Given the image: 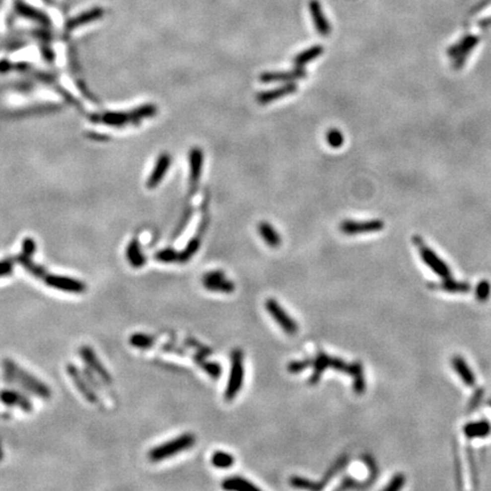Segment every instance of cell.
Masks as SVG:
<instances>
[{
  "instance_id": "4fadbf2b",
  "label": "cell",
  "mask_w": 491,
  "mask_h": 491,
  "mask_svg": "<svg viewBox=\"0 0 491 491\" xmlns=\"http://www.w3.org/2000/svg\"><path fill=\"white\" fill-rule=\"evenodd\" d=\"M14 8L19 16L24 17L26 19H31V21L37 22L43 26L52 25V19H50L48 15L43 13V11H41L40 9L29 5V3L24 2L23 0H15Z\"/></svg>"
},
{
  "instance_id": "44dd1931",
  "label": "cell",
  "mask_w": 491,
  "mask_h": 491,
  "mask_svg": "<svg viewBox=\"0 0 491 491\" xmlns=\"http://www.w3.org/2000/svg\"><path fill=\"white\" fill-rule=\"evenodd\" d=\"M451 366L458 374L459 378L463 381V383L466 384L467 387L475 386V375L471 371L469 365L465 362V359L461 356H455L451 359Z\"/></svg>"
},
{
  "instance_id": "5b68a950",
  "label": "cell",
  "mask_w": 491,
  "mask_h": 491,
  "mask_svg": "<svg viewBox=\"0 0 491 491\" xmlns=\"http://www.w3.org/2000/svg\"><path fill=\"white\" fill-rule=\"evenodd\" d=\"M479 43V38L477 35H466L456 45H453L448 49V56L453 61V66L456 70L462 69L464 66L467 57Z\"/></svg>"
},
{
  "instance_id": "1f68e13d",
  "label": "cell",
  "mask_w": 491,
  "mask_h": 491,
  "mask_svg": "<svg viewBox=\"0 0 491 491\" xmlns=\"http://www.w3.org/2000/svg\"><path fill=\"white\" fill-rule=\"evenodd\" d=\"M204 286L211 292H221V293H232L235 290V284L232 281L227 280L225 278L218 279L214 281H204Z\"/></svg>"
},
{
  "instance_id": "3957f363",
  "label": "cell",
  "mask_w": 491,
  "mask_h": 491,
  "mask_svg": "<svg viewBox=\"0 0 491 491\" xmlns=\"http://www.w3.org/2000/svg\"><path fill=\"white\" fill-rule=\"evenodd\" d=\"M243 379H245L243 352L241 349H234L231 352V370L224 392L225 400L231 402L238 396L242 388Z\"/></svg>"
},
{
  "instance_id": "f6af8a7d",
  "label": "cell",
  "mask_w": 491,
  "mask_h": 491,
  "mask_svg": "<svg viewBox=\"0 0 491 491\" xmlns=\"http://www.w3.org/2000/svg\"><path fill=\"white\" fill-rule=\"evenodd\" d=\"M41 54L42 57L49 63L54 62L55 58H56V55H55L54 50L48 46V42H43L41 45Z\"/></svg>"
},
{
  "instance_id": "8d00e7d4",
  "label": "cell",
  "mask_w": 491,
  "mask_h": 491,
  "mask_svg": "<svg viewBox=\"0 0 491 491\" xmlns=\"http://www.w3.org/2000/svg\"><path fill=\"white\" fill-rule=\"evenodd\" d=\"M327 142L331 148H341L345 142L343 132L338 129H331L327 132Z\"/></svg>"
},
{
  "instance_id": "d6986e66",
  "label": "cell",
  "mask_w": 491,
  "mask_h": 491,
  "mask_svg": "<svg viewBox=\"0 0 491 491\" xmlns=\"http://www.w3.org/2000/svg\"><path fill=\"white\" fill-rule=\"evenodd\" d=\"M104 14H105L104 8H101V7H95V8L86 10L84 13L69 19L68 23H66V29L72 31L81 25L98 21V19H100L104 16Z\"/></svg>"
},
{
  "instance_id": "2e32d148",
  "label": "cell",
  "mask_w": 491,
  "mask_h": 491,
  "mask_svg": "<svg viewBox=\"0 0 491 491\" xmlns=\"http://www.w3.org/2000/svg\"><path fill=\"white\" fill-rule=\"evenodd\" d=\"M306 77V70L302 68H296L292 70H277V72H265L259 76L262 83H273V82H293Z\"/></svg>"
},
{
  "instance_id": "5bb4252c",
  "label": "cell",
  "mask_w": 491,
  "mask_h": 491,
  "mask_svg": "<svg viewBox=\"0 0 491 491\" xmlns=\"http://www.w3.org/2000/svg\"><path fill=\"white\" fill-rule=\"evenodd\" d=\"M203 165H204V152L200 148L194 147L189 151L190 191H195L197 189L199 180L202 178Z\"/></svg>"
},
{
  "instance_id": "7a4b0ae2",
  "label": "cell",
  "mask_w": 491,
  "mask_h": 491,
  "mask_svg": "<svg viewBox=\"0 0 491 491\" xmlns=\"http://www.w3.org/2000/svg\"><path fill=\"white\" fill-rule=\"evenodd\" d=\"M196 442V437L192 433H184L178 438L162 443L149 451V459L151 462H160L167 459L176 454L191 448Z\"/></svg>"
},
{
  "instance_id": "7dc6e473",
  "label": "cell",
  "mask_w": 491,
  "mask_h": 491,
  "mask_svg": "<svg viewBox=\"0 0 491 491\" xmlns=\"http://www.w3.org/2000/svg\"><path fill=\"white\" fill-rule=\"evenodd\" d=\"M33 34H34L35 38L41 39L43 42H49L50 40H52V33H50L49 31L46 29V27H43V29L35 30Z\"/></svg>"
},
{
  "instance_id": "ffe728a7",
  "label": "cell",
  "mask_w": 491,
  "mask_h": 491,
  "mask_svg": "<svg viewBox=\"0 0 491 491\" xmlns=\"http://www.w3.org/2000/svg\"><path fill=\"white\" fill-rule=\"evenodd\" d=\"M125 256H127L130 265L135 267V269H140V267L146 265L147 258L143 255L140 242L137 240V239H133V240L130 241V243L127 246V249H125Z\"/></svg>"
},
{
  "instance_id": "c3c4849f",
  "label": "cell",
  "mask_w": 491,
  "mask_h": 491,
  "mask_svg": "<svg viewBox=\"0 0 491 491\" xmlns=\"http://www.w3.org/2000/svg\"><path fill=\"white\" fill-rule=\"evenodd\" d=\"M225 278L224 272L223 271H210V272H207L205 276L203 277V282L204 281H214L218 280V279Z\"/></svg>"
},
{
  "instance_id": "ab89813d",
  "label": "cell",
  "mask_w": 491,
  "mask_h": 491,
  "mask_svg": "<svg viewBox=\"0 0 491 491\" xmlns=\"http://www.w3.org/2000/svg\"><path fill=\"white\" fill-rule=\"evenodd\" d=\"M312 366H313V358H307L304 360H294V362H290L286 368H288V372L291 373V374H298V373L305 371L306 368Z\"/></svg>"
},
{
  "instance_id": "9c48e42d",
  "label": "cell",
  "mask_w": 491,
  "mask_h": 491,
  "mask_svg": "<svg viewBox=\"0 0 491 491\" xmlns=\"http://www.w3.org/2000/svg\"><path fill=\"white\" fill-rule=\"evenodd\" d=\"M43 280H45V283L50 286V288L61 290V291L64 292L81 294L86 291V284L84 282L74 278L47 274Z\"/></svg>"
},
{
  "instance_id": "484cf974",
  "label": "cell",
  "mask_w": 491,
  "mask_h": 491,
  "mask_svg": "<svg viewBox=\"0 0 491 491\" xmlns=\"http://www.w3.org/2000/svg\"><path fill=\"white\" fill-rule=\"evenodd\" d=\"M491 432V425L488 421H478L467 423L464 426V433L469 439L486 438Z\"/></svg>"
},
{
  "instance_id": "816d5d0a",
  "label": "cell",
  "mask_w": 491,
  "mask_h": 491,
  "mask_svg": "<svg viewBox=\"0 0 491 491\" xmlns=\"http://www.w3.org/2000/svg\"><path fill=\"white\" fill-rule=\"evenodd\" d=\"M88 138H90L91 140H95V141H108L109 140V137H107L106 135H100V133H96V132L88 133Z\"/></svg>"
},
{
  "instance_id": "ac0fdd59",
  "label": "cell",
  "mask_w": 491,
  "mask_h": 491,
  "mask_svg": "<svg viewBox=\"0 0 491 491\" xmlns=\"http://www.w3.org/2000/svg\"><path fill=\"white\" fill-rule=\"evenodd\" d=\"M309 10L310 14H312L313 22L314 25H315L316 31L320 34L327 37V35H329L330 32H331V25H330L328 19L325 18L323 11H322L321 3L317 1V0H312V1L309 2Z\"/></svg>"
},
{
  "instance_id": "74e56055",
  "label": "cell",
  "mask_w": 491,
  "mask_h": 491,
  "mask_svg": "<svg viewBox=\"0 0 491 491\" xmlns=\"http://www.w3.org/2000/svg\"><path fill=\"white\" fill-rule=\"evenodd\" d=\"M155 259L160 263L179 262V253L172 248H165L155 254Z\"/></svg>"
},
{
  "instance_id": "4316f807",
  "label": "cell",
  "mask_w": 491,
  "mask_h": 491,
  "mask_svg": "<svg viewBox=\"0 0 491 491\" xmlns=\"http://www.w3.org/2000/svg\"><path fill=\"white\" fill-rule=\"evenodd\" d=\"M323 52L324 49L321 45H314L309 47L308 49H305L304 52L299 53L294 57V65H296V68H304L306 64L319 58L323 54Z\"/></svg>"
},
{
  "instance_id": "83f0119b",
  "label": "cell",
  "mask_w": 491,
  "mask_h": 491,
  "mask_svg": "<svg viewBox=\"0 0 491 491\" xmlns=\"http://www.w3.org/2000/svg\"><path fill=\"white\" fill-rule=\"evenodd\" d=\"M100 122L114 128H123L130 124L129 113L125 112H106L100 115Z\"/></svg>"
},
{
  "instance_id": "d4e9b609",
  "label": "cell",
  "mask_w": 491,
  "mask_h": 491,
  "mask_svg": "<svg viewBox=\"0 0 491 491\" xmlns=\"http://www.w3.org/2000/svg\"><path fill=\"white\" fill-rule=\"evenodd\" d=\"M258 232L261 234L263 240H264L267 246L271 248H278L281 245L280 234L277 232L274 226L270 224L269 222H261L258 224Z\"/></svg>"
},
{
  "instance_id": "836d02e7",
  "label": "cell",
  "mask_w": 491,
  "mask_h": 491,
  "mask_svg": "<svg viewBox=\"0 0 491 491\" xmlns=\"http://www.w3.org/2000/svg\"><path fill=\"white\" fill-rule=\"evenodd\" d=\"M440 289L443 291L451 292V293H467L471 290V285L466 282L453 281L449 279H443V281L439 285Z\"/></svg>"
},
{
  "instance_id": "8992f818",
  "label": "cell",
  "mask_w": 491,
  "mask_h": 491,
  "mask_svg": "<svg viewBox=\"0 0 491 491\" xmlns=\"http://www.w3.org/2000/svg\"><path fill=\"white\" fill-rule=\"evenodd\" d=\"M347 461H348L347 457L340 458L339 461H338L336 464L328 471L327 474L324 475L323 480H322L321 482H314V481L308 480V479L293 475V477L290 478V485H291L293 488H297V489H307V490L323 489L325 485H327V483L331 480V479L335 477V475L339 472V471L343 469L346 464H347Z\"/></svg>"
},
{
  "instance_id": "ba28073f",
  "label": "cell",
  "mask_w": 491,
  "mask_h": 491,
  "mask_svg": "<svg viewBox=\"0 0 491 491\" xmlns=\"http://www.w3.org/2000/svg\"><path fill=\"white\" fill-rule=\"evenodd\" d=\"M66 372H68L70 379L72 380L73 384L75 386L78 392L86 399V402L91 404H97L99 402V397L97 395V391L92 388L91 384L89 383V381L85 379L83 373L78 370L75 365L69 363L66 365Z\"/></svg>"
},
{
  "instance_id": "f35d334b",
  "label": "cell",
  "mask_w": 491,
  "mask_h": 491,
  "mask_svg": "<svg viewBox=\"0 0 491 491\" xmlns=\"http://www.w3.org/2000/svg\"><path fill=\"white\" fill-rule=\"evenodd\" d=\"M490 293H491L490 282L488 280H482L479 282L477 289H475V297H477V299L481 302H485L488 300Z\"/></svg>"
},
{
  "instance_id": "7402d4cb",
  "label": "cell",
  "mask_w": 491,
  "mask_h": 491,
  "mask_svg": "<svg viewBox=\"0 0 491 491\" xmlns=\"http://www.w3.org/2000/svg\"><path fill=\"white\" fill-rule=\"evenodd\" d=\"M329 359L330 355L325 352H320L317 353L315 358H313V374L309 376L308 379V384L309 386H315V384L319 383V381L321 379L323 372L329 368Z\"/></svg>"
},
{
  "instance_id": "f907efd6",
  "label": "cell",
  "mask_w": 491,
  "mask_h": 491,
  "mask_svg": "<svg viewBox=\"0 0 491 491\" xmlns=\"http://www.w3.org/2000/svg\"><path fill=\"white\" fill-rule=\"evenodd\" d=\"M11 70H14V64H11L8 60L0 61V73L1 74L9 73Z\"/></svg>"
},
{
  "instance_id": "603a6c76",
  "label": "cell",
  "mask_w": 491,
  "mask_h": 491,
  "mask_svg": "<svg viewBox=\"0 0 491 491\" xmlns=\"http://www.w3.org/2000/svg\"><path fill=\"white\" fill-rule=\"evenodd\" d=\"M348 375L352 378V389L356 395H363L366 389V382H365V375L362 364L359 362H355L351 364L349 367Z\"/></svg>"
},
{
  "instance_id": "d6a6232c",
  "label": "cell",
  "mask_w": 491,
  "mask_h": 491,
  "mask_svg": "<svg viewBox=\"0 0 491 491\" xmlns=\"http://www.w3.org/2000/svg\"><path fill=\"white\" fill-rule=\"evenodd\" d=\"M200 235L202 234L199 233L196 234L195 237L187 243V246L184 247V249L181 251V253H179V263L184 264V263L189 262L190 259L194 257V255L199 250L200 242H202V237H200Z\"/></svg>"
},
{
  "instance_id": "d590c367",
  "label": "cell",
  "mask_w": 491,
  "mask_h": 491,
  "mask_svg": "<svg viewBox=\"0 0 491 491\" xmlns=\"http://www.w3.org/2000/svg\"><path fill=\"white\" fill-rule=\"evenodd\" d=\"M210 462L213 466L217 467V469H229L234 464V458L231 454L218 450L213 454Z\"/></svg>"
},
{
  "instance_id": "7c38bea8",
  "label": "cell",
  "mask_w": 491,
  "mask_h": 491,
  "mask_svg": "<svg viewBox=\"0 0 491 491\" xmlns=\"http://www.w3.org/2000/svg\"><path fill=\"white\" fill-rule=\"evenodd\" d=\"M0 403L7 407H19L25 413H31L33 410V404L29 397L21 391L11 389L0 390Z\"/></svg>"
},
{
  "instance_id": "db71d44e",
  "label": "cell",
  "mask_w": 491,
  "mask_h": 491,
  "mask_svg": "<svg viewBox=\"0 0 491 491\" xmlns=\"http://www.w3.org/2000/svg\"><path fill=\"white\" fill-rule=\"evenodd\" d=\"M42 1L49 3V5H53V3H54V0H42Z\"/></svg>"
},
{
  "instance_id": "6da1fadb",
  "label": "cell",
  "mask_w": 491,
  "mask_h": 491,
  "mask_svg": "<svg viewBox=\"0 0 491 491\" xmlns=\"http://www.w3.org/2000/svg\"><path fill=\"white\" fill-rule=\"evenodd\" d=\"M2 368L3 378H5L8 383L15 384V386L19 387L23 390L43 399H48L52 397V390H50V388L46 383H43L41 380L35 378L31 373L23 370L14 360L9 358L3 359Z\"/></svg>"
},
{
  "instance_id": "4dcf8cb0",
  "label": "cell",
  "mask_w": 491,
  "mask_h": 491,
  "mask_svg": "<svg viewBox=\"0 0 491 491\" xmlns=\"http://www.w3.org/2000/svg\"><path fill=\"white\" fill-rule=\"evenodd\" d=\"M205 355H203V353H200V352H197L195 355L194 357V359H195V362L197 363L198 366H200L203 368L204 371H205L208 375L210 376V378H213V379H218L219 376H221L222 374V367H221V365L217 364V363H215V362H208V360L205 359Z\"/></svg>"
},
{
  "instance_id": "f1b7e54d",
  "label": "cell",
  "mask_w": 491,
  "mask_h": 491,
  "mask_svg": "<svg viewBox=\"0 0 491 491\" xmlns=\"http://www.w3.org/2000/svg\"><path fill=\"white\" fill-rule=\"evenodd\" d=\"M16 261L18 262V264L26 271V272H29L31 276H33L35 278L45 279L47 274H48L45 267L37 264V263H34L32 261V257H27L21 254L16 257Z\"/></svg>"
},
{
  "instance_id": "7bdbcfd3",
  "label": "cell",
  "mask_w": 491,
  "mask_h": 491,
  "mask_svg": "<svg viewBox=\"0 0 491 491\" xmlns=\"http://www.w3.org/2000/svg\"><path fill=\"white\" fill-rule=\"evenodd\" d=\"M404 485H405V477H404V474L398 473L391 479L389 485L384 488V491H397L402 489Z\"/></svg>"
},
{
  "instance_id": "e0dca14e",
  "label": "cell",
  "mask_w": 491,
  "mask_h": 491,
  "mask_svg": "<svg viewBox=\"0 0 491 491\" xmlns=\"http://www.w3.org/2000/svg\"><path fill=\"white\" fill-rule=\"evenodd\" d=\"M297 89H298V86L296 83H293V82H286L285 84L281 85V86H278V88H276V89L259 92L256 97L257 103L261 104V105L271 104V103H273V101L280 99V98L292 95V93L297 91Z\"/></svg>"
},
{
  "instance_id": "e575fe53",
  "label": "cell",
  "mask_w": 491,
  "mask_h": 491,
  "mask_svg": "<svg viewBox=\"0 0 491 491\" xmlns=\"http://www.w3.org/2000/svg\"><path fill=\"white\" fill-rule=\"evenodd\" d=\"M130 345L138 349H149L155 345L156 339L146 333H133L129 339Z\"/></svg>"
},
{
  "instance_id": "f546056e",
  "label": "cell",
  "mask_w": 491,
  "mask_h": 491,
  "mask_svg": "<svg viewBox=\"0 0 491 491\" xmlns=\"http://www.w3.org/2000/svg\"><path fill=\"white\" fill-rule=\"evenodd\" d=\"M222 488L225 490H235V491H248V490H259L254 483L241 477H232L225 479L222 483Z\"/></svg>"
},
{
  "instance_id": "ee69618b",
  "label": "cell",
  "mask_w": 491,
  "mask_h": 491,
  "mask_svg": "<svg viewBox=\"0 0 491 491\" xmlns=\"http://www.w3.org/2000/svg\"><path fill=\"white\" fill-rule=\"evenodd\" d=\"M14 261L13 259H3V261H0V278L10 276L11 272L14 270Z\"/></svg>"
},
{
  "instance_id": "f5cc1de1",
  "label": "cell",
  "mask_w": 491,
  "mask_h": 491,
  "mask_svg": "<svg viewBox=\"0 0 491 491\" xmlns=\"http://www.w3.org/2000/svg\"><path fill=\"white\" fill-rule=\"evenodd\" d=\"M2 458H3V451H2L1 441H0V461H2Z\"/></svg>"
},
{
  "instance_id": "bcb514c9",
  "label": "cell",
  "mask_w": 491,
  "mask_h": 491,
  "mask_svg": "<svg viewBox=\"0 0 491 491\" xmlns=\"http://www.w3.org/2000/svg\"><path fill=\"white\" fill-rule=\"evenodd\" d=\"M191 210V208H188V210H186V213H184L183 217H182V221H181V223H180V224H179L178 229H176L175 233H174V237H173V238H176V237H178V235H179L180 233H181L182 231H183L184 226L187 225V223H188V221H189L190 216L192 215V210Z\"/></svg>"
},
{
  "instance_id": "8fae6325",
  "label": "cell",
  "mask_w": 491,
  "mask_h": 491,
  "mask_svg": "<svg viewBox=\"0 0 491 491\" xmlns=\"http://www.w3.org/2000/svg\"><path fill=\"white\" fill-rule=\"evenodd\" d=\"M78 352H80L81 358L84 360L86 366L96 373L98 378L101 380V382L105 384H111L112 382L111 374H109L107 370H106V367L104 366L103 363L100 362V359L98 358V356L96 355V352L93 351L92 348H90L89 346H82Z\"/></svg>"
},
{
  "instance_id": "9a60e30c",
  "label": "cell",
  "mask_w": 491,
  "mask_h": 491,
  "mask_svg": "<svg viewBox=\"0 0 491 491\" xmlns=\"http://www.w3.org/2000/svg\"><path fill=\"white\" fill-rule=\"evenodd\" d=\"M171 156L168 152H162L156 160V164L147 180V187L149 189H155L156 187L159 186V183L163 181V179L166 175L168 168L171 166Z\"/></svg>"
},
{
  "instance_id": "60d3db41",
  "label": "cell",
  "mask_w": 491,
  "mask_h": 491,
  "mask_svg": "<svg viewBox=\"0 0 491 491\" xmlns=\"http://www.w3.org/2000/svg\"><path fill=\"white\" fill-rule=\"evenodd\" d=\"M35 251H37V242L34 241L33 238L26 237L22 242V255L27 257H32Z\"/></svg>"
},
{
  "instance_id": "277c9868",
  "label": "cell",
  "mask_w": 491,
  "mask_h": 491,
  "mask_svg": "<svg viewBox=\"0 0 491 491\" xmlns=\"http://www.w3.org/2000/svg\"><path fill=\"white\" fill-rule=\"evenodd\" d=\"M413 241L415 246L418 247L422 261L425 263V265L429 266L431 271H433L434 274H437L441 279H449L451 274L448 265L423 242L422 238L420 235H415Z\"/></svg>"
},
{
  "instance_id": "b9f144b4",
  "label": "cell",
  "mask_w": 491,
  "mask_h": 491,
  "mask_svg": "<svg viewBox=\"0 0 491 491\" xmlns=\"http://www.w3.org/2000/svg\"><path fill=\"white\" fill-rule=\"evenodd\" d=\"M82 373H83V375L85 376V379L89 381V383L91 384L92 388L95 389V390H99V389H101V382H100V379L98 378V375L96 374L95 372L90 370V368L86 366L84 367L83 370H82Z\"/></svg>"
},
{
  "instance_id": "cb8c5ba5",
  "label": "cell",
  "mask_w": 491,
  "mask_h": 491,
  "mask_svg": "<svg viewBox=\"0 0 491 491\" xmlns=\"http://www.w3.org/2000/svg\"><path fill=\"white\" fill-rule=\"evenodd\" d=\"M157 114V106L154 104H143L129 112L130 124L138 125L144 119H150Z\"/></svg>"
},
{
  "instance_id": "681fc988",
  "label": "cell",
  "mask_w": 491,
  "mask_h": 491,
  "mask_svg": "<svg viewBox=\"0 0 491 491\" xmlns=\"http://www.w3.org/2000/svg\"><path fill=\"white\" fill-rule=\"evenodd\" d=\"M187 344H188V345H191L192 347L196 348V349H198L199 352H200V353H203V355L207 356V355H210V353H211V351H210V348H207V347H205V346H203V345L198 344L197 341L194 340V339H188V340H187Z\"/></svg>"
},
{
  "instance_id": "30bf717a",
  "label": "cell",
  "mask_w": 491,
  "mask_h": 491,
  "mask_svg": "<svg viewBox=\"0 0 491 491\" xmlns=\"http://www.w3.org/2000/svg\"><path fill=\"white\" fill-rule=\"evenodd\" d=\"M384 223L381 219H371V221H351L347 219L340 224V231L344 234L353 235L360 233H371V232H379L383 230Z\"/></svg>"
},
{
  "instance_id": "52a82bcc",
  "label": "cell",
  "mask_w": 491,
  "mask_h": 491,
  "mask_svg": "<svg viewBox=\"0 0 491 491\" xmlns=\"http://www.w3.org/2000/svg\"><path fill=\"white\" fill-rule=\"evenodd\" d=\"M266 310L272 316V319L280 325V328L289 336L296 335L298 331V325L291 316L288 315V313L281 307L280 304L273 298H269L265 302Z\"/></svg>"
}]
</instances>
